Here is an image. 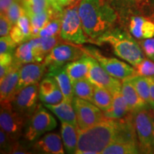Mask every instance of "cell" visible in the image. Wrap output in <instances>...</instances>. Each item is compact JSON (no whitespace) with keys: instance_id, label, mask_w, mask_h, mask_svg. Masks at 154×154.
Returning <instances> with one entry per match:
<instances>
[{"instance_id":"obj_1","label":"cell","mask_w":154,"mask_h":154,"mask_svg":"<svg viewBox=\"0 0 154 154\" xmlns=\"http://www.w3.org/2000/svg\"><path fill=\"white\" fill-rule=\"evenodd\" d=\"M133 117L119 119L106 118L94 126L79 128L77 154H99L116 142H136Z\"/></svg>"},{"instance_id":"obj_2","label":"cell","mask_w":154,"mask_h":154,"mask_svg":"<svg viewBox=\"0 0 154 154\" xmlns=\"http://www.w3.org/2000/svg\"><path fill=\"white\" fill-rule=\"evenodd\" d=\"M79 13L84 32L93 42L111 29L117 19L109 0H82Z\"/></svg>"},{"instance_id":"obj_3","label":"cell","mask_w":154,"mask_h":154,"mask_svg":"<svg viewBox=\"0 0 154 154\" xmlns=\"http://www.w3.org/2000/svg\"><path fill=\"white\" fill-rule=\"evenodd\" d=\"M96 43L110 44L117 57L134 66L145 59V54L139 43L128 32L119 28H112L96 40Z\"/></svg>"},{"instance_id":"obj_4","label":"cell","mask_w":154,"mask_h":154,"mask_svg":"<svg viewBox=\"0 0 154 154\" xmlns=\"http://www.w3.org/2000/svg\"><path fill=\"white\" fill-rule=\"evenodd\" d=\"M140 153H154V116L149 108L131 113Z\"/></svg>"},{"instance_id":"obj_5","label":"cell","mask_w":154,"mask_h":154,"mask_svg":"<svg viewBox=\"0 0 154 154\" xmlns=\"http://www.w3.org/2000/svg\"><path fill=\"white\" fill-rule=\"evenodd\" d=\"M60 36L64 41L74 44L93 42L86 36L83 29L79 13V6L68 7L63 11Z\"/></svg>"},{"instance_id":"obj_6","label":"cell","mask_w":154,"mask_h":154,"mask_svg":"<svg viewBox=\"0 0 154 154\" xmlns=\"http://www.w3.org/2000/svg\"><path fill=\"white\" fill-rule=\"evenodd\" d=\"M57 126L54 117L39 105L25 126L23 134L24 140L34 142L43 134L54 129Z\"/></svg>"},{"instance_id":"obj_7","label":"cell","mask_w":154,"mask_h":154,"mask_svg":"<svg viewBox=\"0 0 154 154\" xmlns=\"http://www.w3.org/2000/svg\"><path fill=\"white\" fill-rule=\"evenodd\" d=\"M82 49L86 54L96 59L106 72L116 79L124 81L136 75L134 67L124 61L116 58L104 57L94 47H84Z\"/></svg>"},{"instance_id":"obj_8","label":"cell","mask_w":154,"mask_h":154,"mask_svg":"<svg viewBox=\"0 0 154 154\" xmlns=\"http://www.w3.org/2000/svg\"><path fill=\"white\" fill-rule=\"evenodd\" d=\"M79 128L86 129L106 119L103 111L91 101L75 96L72 101Z\"/></svg>"},{"instance_id":"obj_9","label":"cell","mask_w":154,"mask_h":154,"mask_svg":"<svg viewBox=\"0 0 154 154\" xmlns=\"http://www.w3.org/2000/svg\"><path fill=\"white\" fill-rule=\"evenodd\" d=\"M29 119L14 110L12 105L1 106L0 126L14 141L19 140L24 134Z\"/></svg>"},{"instance_id":"obj_10","label":"cell","mask_w":154,"mask_h":154,"mask_svg":"<svg viewBox=\"0 0 154 154\" xmlns=\"http://www.w3.org/2000/svg\"><path fill=\"white\" fill-rule=\"evenodd\" d=\"M38 92V83L23 88L15 94L11 101L13 109L29 120L38 107L37 101L39 99Z\"/></svg>"},{"instance_id":"obj_11","label":"cell","mask_w":154,"mask_h":154,"mask_svg":"<svg viewBox=\"0 0 154 154\" xmlns=\"http://www.w3.org/2000/svg\"><path fill=\"white\" fill-rule=\"evenodd\" d=\"M85 54L82 47L71 44L59 43L48 54L43 63L48 69L63 66L68 62L80 59Z\"/></svg>"},{"instance_id":"obj_12","label":"cell","mask_w":154,"mask_h":154,"mask_svg":"<svg viewBox=\"0 0 154 154\" xmlns=\"http://www.w3.org/2000/svg\"><path fill=\"white\" fill-rule=\"evenodd\" d=\"M88 59L89 63V72L87 79L94 85L106 88L112 94L121 90L122 83L121 80L108 74L100 65L99 61L91 56L88 55Z\"/></svg>"},{"instance_id":"obj_13","label":"cell","mask_w":154,"mask_h":154,"mask_svg":"<svg viewBox=\"0 0 154 154\" xmlns=\"http://www.w3.org/2000/svg\"><path fill=\"white\" fill-rule=\"evenodd\" d=\"M21 67L22 65L13 61L12 67L10 72L3 79L1 80V84H0L1 106L11 104V101L16 93V88L19 79V69Z\"/></svg>"},{"instance_id":"obj_14","label":"cell","mask_w":154,"mask_h":154,"mask_svg":"<svg viewBox=\"0 0 154 154\" xmlns=\"http://www.w3.org/2000/svg\"><path fill=\"white\" fill-rule=\"evenodd\" d=\"M46 71L47 66L44 63H30L22 65L19 69V79L15 94L26 86L38 83Z\"/></svg>"},{"instance_id":"obj_15","label":"cell","mask_w":154,"mask_h":154,"mask_svg":"<svg viewBox=\"0 0 154 154\" xmlns=\"http://www.w3.org/2000/svg\"><path fill=\"white\" fill-rule=\"evenodd\" d=\"M62 142V138L57 133H48L34 141L32 149L38 153L63 154Z\"/></svg>"},{"instance_id":"obj_16","label":"cell","mask_w":154,"mask_h":154,"mask_svg":"<svg viewBox=\"0 0 154 154\" xmlns=\"http://www.w3.org/2000/svg\"><path fill=\"white\" fill-rule=\"evenodd\" d=\"M40 101L44 104H57L63 100V96L54 77L46 75L39 84Z\"/></svg>"},{"instance_id":"obj_17","label":"cell","mask_w":154,"mask_h":154,"mask_svg":"<svg viewBox=\"0 0 154 154\" xmlns=\"http://www.w3.org/2000/svg\"><path fill=\"white\" fill-rule=\"evenodd\" d=\"M46 75L51 76L55 79L63 94V100L72 103L74 94L72 81L66 72L65 65L49 68Z\"/></svg>"},{"instance_id":"obj_18","label":"cell","mask_w":154,"mask_h":154,"mask_svg":"<svg viewBox=\"0 0 154 154\" xmlns=\"http://www.w3.org/2000/svg\"><path fill=\"white\" fill-rule=\"evenodd\" d=\"M129 31L138 39H145L154 36V22L143 17H133L129 23Z\"/></svg>"},{"instance_id":"obj_19","label":"cell","mask_w":154,"mask_h":154,"mask_svg":"<svg viewBox=\"0 0 154 154\" xmlns=\"http://www.w3.org/2000/svg\"><path fill=\"white\" fill-rule=\"evenodd\" d=\"M121 92L128 103V107L131 113L146 109V108H151V106L140 97L136 88L128 80L125 79L122 81Z\"/></svg>"},{"instance_id":"obj_20","label":"cell","mask_w":154,"mask_h":154,"mask_svg":"<svg viewBox=\"0 0 154 154\" xmlns=\"http://www.w3.org/2000/svg\"><path fill=\"white\" fill-rule=\"evenodd\" d=\"M131 110L128 107L126 99L123 95L121 90L113 94V101L111 106L109 110L103 112L107 119H119L124 118L129 114Z\"/></svg>"},{"instance_id":"obj_21","label":"cell","mask_w":154,"mask_h":154,"mask_svg":"<svg viewBox=\"0 0 154 154\" xmlns=\"http://www.w3.org/2000/svg\"><path fill=\"white\" fill-rule=\"evenodd\" d=\"M44 106L52 111L61 121L69 123L78 127L76 112L72 103L63 100L57 104H44Z\"/></svg>"},{"instance_id":"obj_22","label":"cell","mask_w":154,"mask_h":154,"mask_svg":"<svg viewBox=\"0 0 154 154\" xmlns=\"http://www.w3.org/2000/svg\"><path fill=\"white\" fill-rule=\"evenodd\" d=\"M34 47V52L35 54L36 63H40L48 54L59 44L58 36L53 37H36L29 39Z\"/></svg>"},{"instance_id":"obj_23","label":"cell","mask_w":154,"mask_h":154,"mask_svg":"<svg viewBox=\"0 0 154 154\" xmlns=\"http://www.w3.org/2000/svg\"><path fill=\"white\" fill-rule=\"evenodd\" d=\"M65 69L72 83L75 81L88 78L89 72L88 55L85 54L80 59L68 62L65 65Z\"/></svg>"},{"instance_id":"obj_24","label":"cell","mask_w":154,"mask_h":154,"mask_svg":"<svg viewBox=\"0 0 154 154\" xmlns=\"http://www.w3.org/2000/svg\"><path fill=\"white\" fill-rule=\"evenodd\" d=\"M79 127L61 121V136L63 147L68 153H76L79 140Z\"/></svg>"},{"instance_id":"obj_25","label":"cell","mask_w":154,"mask_h":154,"mask_svg":"<svg viewBox=\"0 0 154 154\" xmlns=\"http://www.w3.org/2000/svg\"><path fill=\"white\" fill-rule=\"evenodd\" d=\"M14 61L22 66L26 63H36L33 45L29 40L19 44L15 49Z\"/></svg>"},{"instance_id":"obj_26","label":"cell","mask_w":154,"mask_h":154,"mask_svg":"<svg viewBox=\"0 0 154 154\" xmlns=\"http://www.w3.org/2000/svg\"><path fill=\"white\" fill-rule=\"evenodd\" d=\"M54 11H56V10L51 7L48 10L39 13V14L29 16L32 26V38L37 37L40 30L44 28L54 17Z\"/></svg>"},{"instance_id":"obj_27","label":"cell","mask_w":154,"mask_h":154,"mask_svg":"<svg viewBox=\"0 0 154 154\" xmlns=\"http://www.w3.org/2000/svg\"><path fill=\"white\" fill-rule=\"evenodd\" d=\"M113 101V94L106 88L94 85L92 103L99 107L102 111H106L110 109Z\"/></svg>"},{"instance_id":"obj_28","label":"cell","mask_w":154,"mask_h":154,"mask_svg":"<svg viewBox=\"0 0 154 154\" xmlns=\"http://www.w3.org/2000/svg\"><path fill=\"white\" fill-rule=\"evenodd\" d=\"M139 153V146L136 142H116L108 146L101 153L136 154Z\"/></svg>"},{"instance_id":"obj_29","label":"cell","mask_w":154,"mask_h":154,"mask_svg":"<svg viewBox=\"0 0 154 154\" xmlns=\"http://www.w3.org/2000/svg\"><path fill=\"white\" fill-rule=\"evenodd\" d=\"M72 86L75 96L92 102L94 85L87 78L75 81L72 83Z\"/></svg>"},{"instance_id":"obj_30","label":"cell","mask_w":154,"mask_h":154,"mask_svg":"<svg viewBox=\"0 0 154 154\" xmlns=\"http://www.w3.org/2000/svg\"><path fill=\"white\" fill-rule=\"evenodd\" d=\"M131 83L140 97L150 106V80L149 77L134 75L127 79Z\"/></svg>"},{"instance_id":"obj_31","label":"cell","mask_w":154,"mask_h":154,"mask_svg":"<svg viewBox=\"0 0 154 154\" xmlns=\"http://www.w3.org/2000/svg\"><path fill=\"white\" fill-rule=\"evenodd\" d=\"M62 14L54 17L49 22L40 30L37 37H53L59 36L61 32Z\"/></svg>"},{"instance_id":"obj_32","label":"cell","mask_w":154,"mask_h":154,"mask_svg":"<svg viewBox=\"0 0 154 154\" xmlns=\"http://www.w3.org/2000/svg\"><path fill=\"white\" fill-rule=\"evenodd\" d=\"M22 5L28 16L39 14L51 8L48 0H22Z\"/></svg>"},{"instance_id":"obj_33","label":"cell","mask_w":154,"mask_h":154,"mask_svg":"<svg viewBox=\"0 0 154 154\" xmlns=\"http://www.w3.org/2000/svg\"><path fill=\"white\" fill-rule=\"evenodd\" d=\"M136 75L146 77H154V61L150 59H144L139 63L134 66Z\"/></svg>"},{"instance_id":"obj_34","label":"cell","mask_w":154,"mask_h":154,"mask_svg":"<svg viewBox=\"0 0 154 154\" xmlns=\"http://www.w3.org/2000/svg\"><path fill=\"white\" fill-rule=\"evenodd\" d=\"M24 13L25 10L22 5H20L18 1H16L9 7L5 14L8 17L10 22L12 23V24L14 25L18 22L21 16Z\"/></svg>"},{"instance_id":"obj_35","label":"cell","mask_w":154,"mask_h":154,"mask_svg":"<svg viewBox=\"0 0 154 154\" xmlns=\"http://www.w3.org/2000/svg\"><path fill=\"white\" fill-rule=\"evenodd\" d=\"M16 24L24 33L25 37L26 38V41H29V40L32 38V24H31L29 17L26 14V11L19 19L18 22H17Z\"/></svg>"},{"instance_id":"obj_36","label":"cell","mask_w":154,"mask_h":154,"mask_svg":"<svg viewBox=\"0 0 154 154\" xmlns=\"http://www.w3.org/2000/svg\"><path fill=\"white\" fill-rule=\"evenodd\" d=\"M17 44L11 38L10 35L1 36L0 38V54H14Z\"/></svg>"},{"instance_id":"obj_37","label":"cell","mask_w":154,"mask_h":154,"mask_svg":"<svg viewBox=\"0 0 154 154\" xmlns=\"http://www.w3.org/2000/svg\"><path fill=\"white\" fill-rule=\"evenodd\" d=\"M138 43L146 57L154 61V36L142 39Z\"/></svg>"},{"instance_id":"obj_38","label":"cell","mask_w":154,"mask_h":154,"mask_svg":"<svg viewBox=\"0 0 154 154\" xmlns=\"http://www.w3.org/2000/svg\"><path fill=\"white\" fill-rule=\"evenodd\" d=\"M14 140L7 135L5 131L0 130V148L1 153H10Z\"/></svg>"},{"instance_id":"obj_39","label":"cell","mask_w":154,"mask_h":154,"mask_svg":"<svg viewBox=\"0 0 154 154\" xmlns=\"http://www.w3.org/2000/svg\"><path fill=\"white\" fill-rule=\"evenodd\" d=\"M14 25L5 14L0 15V36H8Z\"/></svg>"},{"instance_id":"obj_40","label":"cell","mask_w":154,"mask_h":154,"mask_svg":"<svg viewBox=\"0 0 154 154\" xmlns=\"http://www.w3.org/2000/svg\"><path fill=\"white\" fill-rule=\"evenodd\" d=\"M9 35L17 45H19V44L26 42V38L25 37L24 33L17 24H14L12 26Z\"/></svg>"},{"instance_id":"obj_41","label":"cell","mask_w":154,"mask_h":154,"mask_svg":"<svg viewBox=\"0 0 154 154\" xmlns=\"http://www.w3.org/2000/svg\"><path fill=\"white\" fill-rule=\"evenodd\" d=\"M33 152L29 151L28 149H26L24 145H22L20 142H19L18 140H16L13 143L12 147H11L10 153H21V154H27V153H32Z\"/></svg>"},{"instance_id":"obj_42","label":"cell","mask_w":154,"mask_h":154,"mask_svg":"<svg viewBox=\"0 0 154 154\" xmlns=\"http://www.w3.org/2000/svg\"><path fill=\"white\" fill-rule=\"evenodd\" d=\"M14 61V54H0V65L10 66Z\"/></svg>"},{"instance_id":"obj_43","label":"cell","mask_w":154,"mask_h":154,"mask_svg":"<svg viewBox=\"0 0 154 154\" xmlns=\"http://www.w3.org/2000/svg\"><path fill=\"white\" fill-rule=\"evenodd\" d=\"M18 0H0V11L1 14H6L7 9L14 2Z\"/></svg>"},{"instance_id":"obj_44","label":"cell","mask_w":154,"mask_h":154,"mask_svg":"<svg viewBox=\"0 0 154 154\" xmlns=\"http://www.w3.org/2000/svg\"><path fill=\"white\" fill-rule=\"evenodd\" d=\"M150 80V106L154 109V77L149 78Z\"/></svg>"},{"instance_id":"obj_45","label":"cell","mask_w":154,"mask_h":154,"mask_svg":"<svg viewBox=\"0 0 154 154\" xmlns=\"http://www.w3.org/2000/svg\"><path fill=\"white\" fill-rule=\"evenodd\" d=\"M109 2H113L117 6H129L133 4L136 3V0H109Z\"/></svg>"},{"instance_id":"obj_46","label":"cell","mask_w":154,"mask_h":154,"mask_svg":"<svg viewBox=\"0 0 154 154\" xmlns=\"http://www.w3.org/2000/svg\"><path fill=\"white\" fill-rule=\"evenodd\" d=\"M12 67V64L10 66H3V65H0V80L3 79L5 77L7 76V74L10 72Z\"/></svg>"},{"instance_id":"obj_47","label":"cell","mask_w":154,"mask_h":154,"mask_svg":"<svg viewBox=\"0 0 154 154\" xmlns=\"http://www.w3.org/2000/svg\"><path fill=\"white\" fill-rule=\"evenodd\" d=\"M48 2H49L51 8L57 11H61L63 7L61 5L60 0H48Z\"/></svg>"},{"instance_id":"obj_48","label":"cell","mask_w":154,"mask_h":154,"mask_svg":"<svg viewBox=\"0 0 154 154\" xmlns=\"http://www.w3.org/2000/svg\"><path fill=\"white\" fill-rule=\"evenodd\" d=\"M81 2H82V0H70V2H69L68 7H77V6L79 5Z\"/></svg>"},{"instance_id":"obj_49","label":"cell","mask_w":154,"mask_h":154,"mask_svg":"<svg viewBox=\"0 0 154 154\" xmlns=\"http://www.w3.org/2000/svg\"><path fill=\"white\" fill-rule=\"evenodd\" d=\"M61 5L62 7H68L70 2V0H60Z\"/></svg>"},{"instance_id":"obj_50","label":"cell","mask_w":154,"mask_h":154,"mask_svg":"<svg viewBox=\"0 0 154 154\" xmlns=\"http://www.w3.org/2000/svg\"><path fill=\"white\" fill-rule=\"evenodd\" d=\"M143 1H144V0H136V3H140V2H142Z\"/></svg>"},{"instance_id":"obj_51","label":"cell","mask_w":154,"mask_h":154,"mask_svg":"<svg viewBox=\"0 0 154 154\" xmlns=\"http://www.w3.org/2000/svg\"><path fill=\"white\" fill-rule=\"evenodd\" d=\"M153 21H154V14H153Z\"/></svg>"},{"instance_id":"obj_52","label":"cell","mask_w":154,"mask_h":154,"mask_svg":"<svg viewBox=\"0 0 154 154\" xmlns=\"http://www.w3.org/2000/svg\"><path fill=\"white\" fill-rule=\"evenodd\" d=\"M153 116H154V109H153Z\"/></svg>"}]
</instances>
